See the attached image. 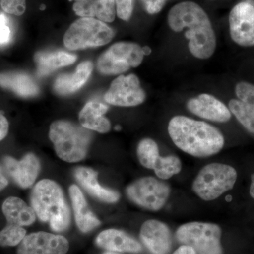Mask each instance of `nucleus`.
I'll return each instance as SVG.
<instances>
[{"label":"nucleus","instance_id":"6","mask_svg":"<svg viewBox=\"0 0 254 254\" xmlns=\"http://www.w3.org/2000/svg\"><path fill=\"white\" fill-rule=\"evenodd\" d=\"M115 33L103 21L94 18H81L70 26L64 43L69 50H81L108 44Z\"/></svg>","mask_w":254,"mask_h":254},{"label":"nucleus","instance_id":"10","mask_svg":"<svg viewBox=\"0 0 254 254\" xmlns=\"http://www.w3.org/2000/svg\"><path fill=\"white\" fill-rule=\"evenodd\" d=\"M104 99L115 106H136L144 102L145 93L136 75H121L112 82Z\"/></svg>","mask_w":254,"mask_h":254},{"label":"nucleus","instance_id":"15","mask_svg":"<svg viewBox=\"0 0 254 254\" xmlns=\"http://www.w3.org/2000/svg\"><path fill=\"white\" fill-rule=\"evenodd\" d=\"M187 108L200 118L217 123H227L231 118L230 109L211 95L201 94L190 99Z\"/></svg>","mask_w":254,"mask_h":254},{"label":"nucleus","instance_id":"32","mask_svg":"<svg viewBox=\"0 0 254 254\" xmlns=\"http://www.w3.org/2000/svg\"><path fill=\"white\" fill-rule=\"evenodd\" d=\"M115 2L119 18L128 21L133 11V0H115Z\"/></svg>","mask_w":254,"mask_h":254},{"label":"nucleus","instance_id":"30","mask_svg":"<svg viewBox=\"0 0 254 254\" xmlns=\"http://www.w3.org/2000/svg\"><path fill=\"white\" fill-rule=\"evenodd\" d=\"M0 4L7 14L21 16L26 11V0H0Z\"/></svg>","mask_w":254,"mask_h":254},{"label":"nucleus","instance_id":"33","mask_svg":"<svg viewBox=\"0 0 254 254\" xmlns=\"http://www.w3.org/2000/svg\"><path fill=\"white\" fill-rule=\"evenodd\" d=\"M11 38V31L7 18L4 14H0V46L7 44Z\"/></svg>","mask_w":254,"mask_h":254},{"label":"nucleus","instance_id":"28","mask_svg":"<svg viewBox=\"0 0 254 254\" xmlns=\"http://www.w3.org/2000/svg\"><path fill=\"white\" fill-rule=\"evenodd\" d=\"M95 16L103 22H113L116 14L115 0H95Z\"/></svg>","mask_w":254,"mask_h":254},{"label":"nucleus","instance_id":"2","mask_svg":"<svg viewBox=\"0 0 254 254\" xmlns=\"http://www.w3.org/2000/svg\"><path fill=\"white\" fill-rule=\"evenodd\" d=\"M168 133L180 149L197 158L217 154L225 143L218 128L185 116H176L170 120Z\"/></svg>","mask_w":254,"mask_h":254},{"label":"nucleus","instance_id":"40","mask_svg":"<svg viewBox=\"0 0 254 254\" xmlns=\"http://www.w3.org/2000/svg\"><path fill=\"white\" fill-rule=\"evenodd\" d=\"M103 254H120L116 253V252H105V253Z\"/></svg>","mask_w":254,"mask_h":254},{"label":"nucleus","instance_id":"1","mask_svg":"<svg viewBox=\"0 0 254 254\" xmlns=\"http://www.w3.org/2000/svg\"><path fill=\"white\" fill-rule=\"evenodd\" d=\"M168 21L174 31L187 29L185 36L193 56L208 59L213 55L216 47L215 33L208 15L199 5L192 1L177 4L169 12Z\"/></svg>","mask_w":254,"mask_h":254},{"label":"nucleus","instance_id":"20","mask_svg":"<svg viewBox=\"0 0 254 254\" xmlns=\"http://www.w3.org/2000/svg\"><path fill=\"white\" fill-rule=\"evenodd\" d=\"M69 195L74 211L76 225L82 232L87 233L100 225V221L88 208L84 195L76 185L69 188Z\"/></svg>","mask_w":254,"mask_h":254},{"label":"nucleus","instance_id":"26","mask_svg":"<svg viewBox=\"0 0 254 254\" xmlns=\"http://www.w3.org/2000/svg\"><path fill=\"white\" fill-rule=\"evenodd\" d=\"M155 175L161 180H168L174 175L180 173L182 170V162L175 155L159 157L153 169Z\"/></svg>","mask_w":254,"mask_h":254},{"label":"nucleus","instance_id":"12","mask_svg":"<svg viewBox=\"0 0 254 254\" xmlns=\"http://www.w3.org/2000/svg\"><path fill=\"white\" fill-rule=\"evenodd\" d=\"M232 39L242 46L254 45V6L242 2L232 9L230 14Z\"/></svg>","mask_w":254,"mask_h":254},{"label":"nucleus","instance_id":"21","mask_svg":"<svg viewBox=\"0 0 254 254\" xmlns=\"http://www.w3.org/2000/svg\"><path fill=\"white\" fill-rule=\"evenodd\" d=\"M0 86L22 98H33L40 93L36 81L27 73L23 72L0 73Z\"/></svg>","mask_w":254,"mask_h":254},{"label":"nucleus","instance_id":"29","mask_svg":"<svg viewBox=\"0 0 254 254\" xmlns=\"http://www.w3.org/2000/svg\"><path fill=\"white\" fill-rule=\"evenodd\" d=\"M235 92L239 100L254 106V86L247 82H241L237 85Z\"/></svg>","mask_w":254,"mask_h":254},{"label":"nucleus","instance_id":"9","mask_svg":"<svg viewBox=\"0 0 254 254\" xmlns=\"http://www.w3.org/2000/svg\"><path fill=\"white\" fill-rule=\"evenodd\" d=\"M126 191L131 201L150 211L161 210L170 194L168 185L153 177L138 179L127 187Z\"/></svg>","mask_w":254,"mask_h":254},{"label":"nucleus","instance_id":"11","mask_svg":"<svg viewBox=\"0 0 254 254\" xmlns=\"http://www.w3.org/2000/svg\"><path fill=\"white\" fill-rule=\"evenodd\" d=\"M69 244L64 237L45 232H34L18 245L17 254H66Z\"/></svg>","mask_w":254,"mask_h":254},{"label":"nucleus","instance_id":"25","mask_svg":"<svg viewBox=\"0 0 254 254\" xmlns=\"http://www.w3.org/2000/svg\"><path fill=\"white\" fill-rule=\"evenodd\" d=\"M137 155L140 163L145 168L153 170L159 157L158 145L150 138H144L138 143Z\"/></svg>","mask_w":254,"mask_h":254},{"label":"nucleus","instance_id":"14","mask_svg":"<svg viewBox=\"0 0 254 254\" xmlns=\"http://www.w3.org/2000/svg\"><path fill=\"white\" fill-rule=\"evenodd\" d=\"M4 168L18 186L28 188L33 185L40 172L39 160L33 153L25 155L21 160L11 157L4 159Z\"/></svg>","mask_w":254,"mask_h":254},{"label":"nucleus","instance_id":"3","mask_svg":"<svg viewBox=\"0 0 254 254\" xmlns=\"http://www.w3.org/2000/svg\"><path fill=\"white\" fill-rule=\"evenodd\" d=\"M31 206L37 216L48 222L55 232H64L71 222V214L63 190L53 180H43L36 184L31 193Z\"/></svg>","mask_w":254,"mask_h":254},{"label":"nucleus","instance_id":"4","mask_svg":"<svg viewBox=\"0 0 254 254\" xmlns=\"http://www.w3.org/2000/svg\"><path fill=\"white\" fill-rule=\"evenodd\" d=\"M49 137L60 159L68 163H76L86 156L92 133L71 122L58 120L50 126Z\"/></svg>","mask_w":254,"mask_h":254},{"label":"nucleus","instance_id":"39","mask_svg":"<svg viewBox=\"0 0 254 254\" xmlns=\"http://www.w3.org/2000/svg\"><path fill=\"white\" fill-rule=\"evenodd\" d=\"M142 50H143V53L144 55H149L150 53H151V49L148 46L143 47V48H142Z\"/></svg>","mask_w":254,"mask_h":254},{"label":"nucleus","instance_id":"19","mask_svg":"<svg viewBox=\"0 0 254 254\" xmlns=\"http://www.w3.org/2000/svg\"><path fill=\"white\" fill-rule=\"evenodd\" d=\"M109 107L97 101L88 102L79 113V122L82 127L88 130L98 131L99 133H107L111 128L108 118L104 115Z\"/></svg>","mask_w":254,"mask_h":254},{"label":"nucleus","instance_id":"36","mask_svg":"<svg viewBox=\"0 0 254 254\" xmlns=\"http://www.w3.org/2000/svg\"><path fill=\"white\" fill-rule=\"evenodd\" d=\"M173 254H196V252L190 246L182 245L174 252Z\"/></svg>","mask_w":254,"mask_h":254},{"label":"nucleus","instance_id":"41","mask_svg":"<svg viewBox=\"0 0 254 254\" xmlns=\"http://www.w3.org/2000/svg\"><path fill=\"white\" fill-rule=\"evenodd\" d=\"M120 128H120V126L115 127V130H117V131H120Z\"/></svg>","mask_w":254,"mask_h":254},{"label":"nucleus","instance_id":"22","mask_svg":"<svg viewBox=\"0 0 254 254\" xmlns=\"http://www.w3.org/2000/svg\"><path fill=\"white\" fill-rule=\"evenodd\" d=\"M76 59V55L61 50L38 52L34 56L37 72L41 76H47L58 68L71 64Z\"/></svg>","mask_w":254,"mask_h":254},{"label":"nucleus","instance_id":"7","mask_svg":"<svg viewBox=\"0 0 254 254\" xmlns=\"http://www.w3.org/2000/svg\"><path fill=\"white\" fill-rule=\"evenodd\" d=\"M222 230L214 223L191 222L181 225L176 232L177 240L190 246L196 254H223Z\"/></svg>","mask_w":254,"mask_h":254},{"label":"nucleus","instance_id":"38","mask_svg":"<svg viewBox=\"0 0 254 254\" xmlns=\"http://www.w3.org/2000/svg\"><path fill=\"white\" fill-rule=\"evenodd\" d=\"M250 193L251 196L254 198V173L252 175V182H251Z\"/></svg>","mask_w":254,"mask_h":254},{"label":"nucleus","instance_id":"24","mask_svg":"<svg viewBox=\"0 0 254 254\" xmlns=\"http://www.w3.org/2000/svg\"><path fill=\"white\" fill-rule=\"evenodd\" d=\"M229 108L242 126L254 134V106L234 99L229 103Z\"/></svg>","mask_w":254,"mask_h":254},{"label":"nucleus","instance_id":"35","mask_svg":"<svg viewBox=\"0 0 254 254\" xmlns=\"http://www.w3.org/2000/svg\"><path fill=\"white\" fill-rule=\"evenodd\" d=\"M9 131V123L2 114L0 113V141L4 139Z\"/></svg>","mask_w":254,"mask_h":254},{"label":"nucleus","instance_id":"8","mask_svg":"<svg viewBox=\"0 0 254 254\" xmlns=\"http://www.w3.org/2000/svg\"><path fill=\"white\" fill-rule=\"evenodd\" d=\"M141 46L130 42H120L110 47L97 62V68L105 75H118L137 67L143 60Z\"/></svg>","mask_w":254,"mask_h":254},{"label":"nucleus","instance_id":"42","mask_svg":"<svg viewBox=\"0 0 254 254\" xmlns=\"http://www.w3.org/2000/svg\"><path fill=\"white\" fill-rule=\"evenodd\" d=\"M76 2H81V1H86V0H75Z\"/></svg>","mask_w":254,"mask_h":254},{"label":"nucleus","instance_id":"37","mask_svg":"<svg viewBox=\"0 0 254 254\" xmlns=\"http://www.w3.org/2000/svg\"><path fill=\"white\" fill-rule=\"evenodd\" d=\"M8 180L4 175L1 173V169H0V190H4L5 187L7 186Z\"/></svg>","mask_w":254,"mask_h":254},{"label":"nucleus","instance_id":"31","mask_svg":"<svg viewBox=\"0 0 254 254\" xmlns=\"http://www.w3.org/2000/svg\"><path fill=\"white\" fill-rule=\"evenodd\" d=\"M95 0H86L81 2H75L73 6V11L82 18H94Z\"/></svg>","mask_w":254,"mask_h":254},{"label":"nucleus","instance_id":"13","mask_svg":"<svg viewBox=\"0 0 254 254\" xmlns=\"http://www.w3.org/2000/svg\"><path fill=\"white\" fill-rule=\"evenodd\" d=\"M140 239L151 254H169L172 248L170 229L163 222L149 220L142 225Z\"/></svg>","mask_w":254,"mask_h":254},{"label":"nucleus","instance_id":"16","mask_svg":"<svg viewBox=\"0 0 254 254\" xmlns=\"http://www.w3.org/2000/svg\"><path fill=\"white\" fill-rule=\"evenodd\" d=\"M95 243L108 252L138 254L143 250L138 241L126 232L116 229H108L100 232Z\"/></svg>","mask_w":254,"mask_h":254},{"label":"nucleus","instance_id":"34","mask_svg":"<svg viewBox=\"0 0 254 254\" xmlns=\"http://www.w3.org/2000/svg\"><path fill=\"white\" fill-rule=\"evenodd\" d=\"M167 0H142L145 11L150 14H158L166 3Z\"/></svg>","mask_w":254,"mask_h":254},{"label":"nucleus","instance_id":"18","mask_svg":"<svg viewBox=\"0 0 254 254\" xmlns=\"http://www.w3.org/2000/svg\"><path fill=\"white\" fill-rule=\"evenodd\" d=\"M91 62H83L71 74H62L55 79L53 88L60 95L72 94L86 84L93 71Z\"/></svg>","mask_w":254,"mask_h":254},{"label":"nucleus","instance_id":"27","mask_svg":"<svg viewBox=\"0 0 254 254\" xmlns=\"http://www.w3.org/2000/svg\"><path fill=\"white\" fill-rule=\"evenodd\" d=\"M26 231L23 227L9 225L0 232V246L1 247H14L18 245L24 237Z\"/></svg>","mask_w":254,"mask_h":254},{"label":"nucleus","instance_id":"5","mask_svg":"<svg viewBox=\"0 0 254 254\" xmlns=\"http://www.w3.org/2000/svg\"><path fill=\"white\" fill-rule=\"evenodd\" d=\"M237 173L230 165L210 163L198 173L193 182V192L205 201L217 199L235 186Z\"/></svg>","mask_w":254,"mask_h":254},{"label":"nucleus","instance_id":"17","mask_svg":"<svg viewBox=\"0 0 254 254\" xmlns=\"http://www.w3.org/2000/svg\"><path fill=\"white\" fill-rule=\"evenodd\" d=\"M78 183L92 195L106 203H116L120 199L118 192L104 188L98 181V174L93 169L79 167L74 172Z\"/></svg>","mask_w":254,"mask_h":254},{"label":"nucleus","instance_id":"23","mask_svg":"<svg viewBox=\"0 0 254 254\" xmlns=\"http://www.w3.org/2000/svg\"><path fill=\"white\" fill-rule=\"evenodd\" d=\"M2 211L9 225L28 226L36 221V214L33 208L17 197H9L5 200Z\"/></svg>","mask_w":254,"mask_h":254}]
</instances>
